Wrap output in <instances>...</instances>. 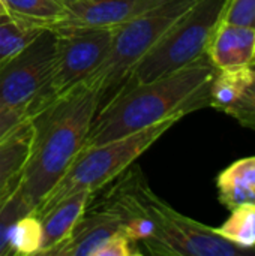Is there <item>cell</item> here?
Listing matches in <instances>:
<instances>
[{
	"label": "cell",
	"instance_id": "1",
	"mask_svg": "<svg viewBox=\"0 0 255 256\" xmlns=\"http://www.w3.org/2000/svg\"><path fill=\"white\" fill-rule=\"evenodd\" d=\"M218 68L207 52L191 64L153 81L123 87L98 110L84 147L104 144L209 106V82Z\"/></svg>",
	"mask_w": 255,
	"mask_h": 256
},
{
	"label": "cell",
	"instance_id": "2",
	"mask_svg": "<svg viewBox=\"0 0 255 256\" xmlns=\"http://www.w3.org/2000/svg\"><path fill=\"white\" fill-rule=\"evenodd\" d=\"M98 110V88L83 82L32 116V142L20 188L35 210L84 148Z\"/></svg>",
	"mask_w": 255,
	"mask_h": 256
},
{
	"label": "cell",
	"instance_id": "3",
	"mask_svg": "<svg viewBox=\"0 0 255 256\" xmlns=\"http://www.w3.org/2000/svg\"><path fill=\"white\" fill-rule=\"evenodd\" d=\"M132 166V165H131ZM128 168L134 196L153 224L152 236L137 248L140 254L162 256H239L255 254L224 238L210 228L186 218L153 194L138 168Z\"/></svg>",
	"mask_w": 255,
	"mask_h": 256
},
{
	"label": "cell",
	"instance_id": "4",
	"mask_svg": "<svg viewBox=\"0 0 255 256\" xmlns=\"http://www.w3.org/2000/svg\"><path fill=\"white\" fill-rule=\"evenodd\" d=\"M227 4L228 0H197L140 58L123 87L158 80L204 56Z\"/></svg>",
	"mask_w": 255,
	"mask_h": 256
},
{
	"label": "cell",
	"instance_id": "5",
	"mask_svg": "<svg viewBox=\"0 0 255 256\" xmlns=\"http://www.w3.org/2000/svg\"><path fill=\"white\" fill-rule=\"evenodd\" d=\"M180 118L182 116H173L128 136L84 147L77 154L66 174L35 212H42L66 195L78 190H90L96 194L134 165V162Z\"/></svg>",
	"mask_w": 255,
	"mask_h": 256
},
{
	"label": "cell",
	"instance_id": "6",
	"mask_svg": "<svg viewBox=\"0 0 255 256\" xmlns=\"http://www.w3.org/2000/svg\"><path fill=\"white\" fill-rule=\"evenodd\" d=\"M197 0H164L131 21L113 28L108 54L99 69L87 81L98 88L99 110L125 86L131 70L159 38Z\"/></svg>",
	"mask_w": 255,
	"mask_h": 256
},
{
	"label": "cell",
	"instance_id": "7",
	"mask_svg": "<svg viewBox=\"0 0 255 256\" xmlns=\"http://www.w3.org/2000/svg\"><path fill=\"white\" fill-rule=\"evenodd\" d=\"M57 34L42 28L27 45L0 64V110L36 114L44 100L56 62Z\"/></svg>",
	"mask_w": 255,
	"mask_h": 256
},
{
	"label": "cell",
	"instance_id": "8",
	"mask_svg": "<svg viewBox=\"0 0 255 256\" xmlns=\"http://www.w3.org/2000/svg\"><path fill=\"white\" fill-rule=\"evenodd\" d=\"M56 34L54 69L41 110L74 87L87 82L104 63L113 40V28H75Z\"/></svg>",
	"mask_w": 255,
	"mask_h": 256
},
{
	"label": "cell",
	"instance_id": "9",
	"mask_svg": "<svg viewBox=\"0 0 255 256\" xmlns=\"http://www.w3.org/2000/svg\"><path fill=\"white\" fill-rule=\"evenodd\" d=\"M164 0H77L47 26L54 32L75 28H116Z\"/></svg>",
	"mask_w": 255,
	"mask_h": 256
},
{
	"label": "cell",
	"instance_id": "10",
	"mask_svg": "<svg viewBox=\"0 0 255 256\" xmlns=\"http://www.w3.org/2000/svg\"><path fill=\"white\" fill-rule=\"evenodd\" d=\"M123 231V219L119 212L107 204L89 208L78 219L65 242L45 256H95L116 234Z\"/></svg>",
	"mask_w": 255,
	"mask_h": 256
},
{
	"label": "cell",
	"instance_id": "11",
	"mask_svg": "<svg viewBox=\"0 0 255 256\" xmlns=\"http://www.w3.org/2000/svg\"><path fill=\"white\" fill-rule=\"evenodd\" d=\"M95 194L90 190H78L66 195L51 207L35 212L41 224V249L38 255H47L51 249L68 238L78 219L84 214Z\"/></svg>",
	"mask_w": 255,
	"mask_h": 256
},
{
	"label": "cell",
	"instance_id": "12",
	"mask_svg": "<svg viewBox=\"0 0 255 256\" xmlns=\"http://www.w3.org/2000/svg\"><path fill=\"white\" fill-rule=\"evenodd\" d=\"M206 52L218 69L248 66L255 56V28L222 21Z\"/></svg>",
	"mask_w": 255,
	"mask_h": 256
},
{
	"label": "cell",
	"instance_id": "13",
	"mask_svg": "<svg viewBox=\"0 0 255 256\" xmlns=\"http://www.w3.org/2000/svg\"><path fill=\"white\" fill-rule=\"evenodd\" d=\"M32 117L24 120L0 142V201L21 182L32 142Z\"/></svg>",
	"mask_w": 255,
	"mask_h": 256
},
{
	"label": "cell",
	"instance_id": "14",
	"mask_svg": "<svg viewBox=\"0 0 255 256\" xmlns=\"http://www.w3.org/2000/svg\"><path fill=\"white\" fill-rule=\"evenodd\" d=\"M216 188L219 202L228 210L242 206L255 207V156L242 158L221 171Z\"/></svg>",
	"mask_w": 255,
	"mask_h": 256
},
{
	"label": "cell",
	"instance_id": "15",
	"mask_svg": "<svg viewBox=\"0 0 255 256\" xmlns=\"http://www.w3.org/2000/svg\"><path fill=\"white\" fill-rule=\"evenodd\" d=\"M252 64L218 69L209 82V106L225 112L246 90L254 78Z\"/></svg>",
	"mask_w": 255,
	"mask_h": 256
},
{
	"label": "cell",
	"instance_id": "16",
	"mask_svg": "<svg viewBox=\"0 0 255 256\" xmlns=\"http://www.w3.org/2000/svg\"><path fill=\"white\" fill-rule=\"evenodd\" d=\"M42 28V26L15 18L9 14L0 15V63L27 45Z\"/></svg>",
	"mask_w": 255,
	"mask_h": 256
},
{
	"label": "cell",
	"instance_id": "17",
	"mask_svg": "<svg viewBox=\"0 0 255 256\" xmlns=\"http://www.w3.org/2000/svg\"><path fill=\"white\" fill-rule=\"evenodd\" d=\"M35 212L33 206L24 196L20 184L0 201V256H11V234L15 224Z\"/></svg>",
	"mask_w": 255,
	"mask_h": 256
},
{
	"label": "cell",
	"instance_id": "18",
	"mask_svg": "<svg viewBox=\"0 0 255 256\" xmlns=\"http://www.w3.org/2000/svg\"><path fill=\"white\" fill-rule=\"evenodd\" d=\"M230 212V218L216 231L236 246L255 252V207L242 206Z\"/></svg>",
	"mask_w": 255,
	"mask_h": 256
},
{
	"label": "cell",
	"instance_id": "19",
	"mask_svg": "<svg viewBox=\"0 0 255 256\" xmlns=\"http://www.w3.org/2000/svg\"><path fill=\"white\" fill-rule=\"evenodd\" d=\"M6 14L36 22L47 28L65 10V6L57 0H2Z\"/></svg>",
	"mask_w": 255,
	"mask_h": 256
},
{
	"label": "cell",
	"instance_id": "20",
	"mask_svg": "<svg viewBox=\"0 0 255 256\" xmlns=\"http://www.w3.org/2000/svg\"><path fill=\"white\" fill-rule=\"evenodd\" d=\"M41 224L35 212L20 219L11 234L12 255H38L41 249Z\"/></svg>",
	"mask_w": 255,
	"mask_h": 256
},
{
	"label": "cell",
	"instance_id": "21",
	"mask_svg": "<svg viewBox=\"0 0 255 256\" xmlns=\"http://www.w3.org/2000/svg\"><path fill=\"white\" fill-rule=\"evenodd\" d=\"M225 114L231 116L243 128H249L255 130V70L254 78L243 92V94L225 111Z\"/></svg>",
	"mask_w": 255,
	"mask_h": 256
},
{
	"label": "cell",
	"instance_id": "22",
	"mask_svg": "<svg viewBox=\"0 0 255 256\" xmlns=\"http://www.w3.org/2000/svg\"><path fill=\"white\" fill-rule=\"evenodd\" d=\"M222 21L255 28V0H228Z\"/></svg>",
	"mask_w": 255,
	"mask_h": 256
},
{
	"label": "cell",
	"instance_id": "23",
	"mask_svg": "<svg viewBox=\"0 0 255 256\" xmlns=\"http://www.w3.org/2000/svg\"><path fill=\"white\" fill-rule=\"evenodd\" d=\"M141 255L137 246L125 236V232H119L113 236L95 256H132Z\"/></svg>",
	"mask_w": 255,
	"mask_h": 256
},
{
	"label": "cell",
	"instance_id": "24",
	"mask_svg": "<svg viewBox=\"0 0 255 256\" xmlns=\"http://www.w3.org/2000/svg\"><path fill=\"white\" fill-rule=\"evenodd\" d=\"M29 117L27 110H0V142Z\"/></svg>",
	"mask_w": 255,
	"mask_h": 256
},
{
	"label": "cell",
	"instance_id": "25",
	"mask_svg": "<svg viewBox=\"0 0 255 256\" xmlns=\"http://www.w3.org/2000/svg\"><path fill=\"white\" fill-rule=\"evenodd\" d=\"M57 2H59V3H62V4H63L65 8H66V6H69L71 3H74V2H77V0H57Z\"/></svg>",
	"mask_w": 255,
	"mask_h": 256
},
{
	"label": "cell",
	"instance_id": "26",
	"mask_svg": "<svg viewBox=\"0 0 255 256\" xmlns=\"http://www.w3.org/2000/svg\"><path fill=\"white\" fill-rule=\"evenodd\" d=\"M2 14H6V10H5V6H3V3H2V0H0V15Z\"/></svg>",
	"mask_w": 255,
	"mask_h": 256
},
{
	"label": "cell",
	"instance_id": "27",
	"mask_svg": "<svg viewBox=\"0 0 255 256\" xmlns=\"http://www.w3.org/2000/svg\"><path fill=\"white\" fill-rule=\"evenodd\" d=\"M251 64H254L255 66V56H254V58H252V63H251Z\"/></svg>",
	"mask_w": 255,
	"mask_h": 256
},
{
	"label": "cell",
	"instance_id": "28",
	"mask_svg": "<svg viewBox=\"0 0 255 256\" xmlns=\"http://www.w3.org/2000/svg\"><path fill=\"white\" fill-rule=\"evenodd\" d=\"M2 63H3V62H2ZM2 63H0V64H2Z\"/></svg>",
	"mask_w": 255,
	"mask_h": 256
}]
</instances>
